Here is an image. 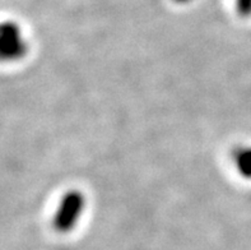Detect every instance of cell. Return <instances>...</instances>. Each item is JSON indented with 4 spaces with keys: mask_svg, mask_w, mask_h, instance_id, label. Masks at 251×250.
Returning <instances> with one entry per match:
<instances>
[{
    "mask_svg": "<svg viewBox=\"0 0 251 250\" xmlns=\"http://www.w3.org/2000/svg\"><path fill=\"white\" fill-rule=\"evenodd\" d=\"M236 10L244 18L251 17V0H235Z\"/></svg>",
    "mask_w": 251,
    "mask_h": 250,
    "instance_id": "cell-4",
    "label": "cell"
},
{
    "mask_svg": "<svg viewBox=\"0 0 251 250\" xmlns=\"http://www.w3.org/2000/svg\"><path fill=\"white\" fill-rule=\"evenodd\" d=\"M175 1H177V3L184 4V3H188V1H190V0H175Z\"/></svg>",
    "mask_w": 251,
    "mask_h": 250,
    "instance_id": "cell-5",
    "label": "cell"
},
{
    "mask_svg": "<svg viewBox=\"0 0 251 250\" xmlns=\"http://www.w3.org/2000/svg\"><path fill=\"white\" fill-rule=\"evenodd\" d=\"M28 44L13 22L0 23V61H16L25 56Z\"/></svg>",
    "mask_w": 251,
    "mask_h": 250,
    "instance_id": "cell-2",
    "label": "cell"
},
{
    "mask_svg": "<svg viewBox=\"0 0 251 250\" xmlns=\"http://www.w3.org/2000/svg\"><path fill=\"white\" fill-rule=\"evenodd\" d=\"M86 195L80 190H69L61 196L54 213L52 226L56 231L65 234L78 225L86 209Z\"/></svg>",
    "mask_w": 251,
    "mask_h": 250,
    "instance_id": "cell-1",
    "label": "cell"
},
{
    "mask_svg": "<svg viewBox=\"0 0 251 250\" xmlns=\"http://www.w3.org/2000/svg\"><path fill=\"white\" fill-rule=\"evenodd\" d=\"M235 167L244 179L251 180V146L239 147L232 153Z\"/></svg>",
    "mask_w": 251,
    "mask_h": 250,
    "instance_id": "cell-3",
    "label": "cell"
}]
</instances>
